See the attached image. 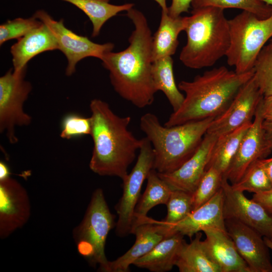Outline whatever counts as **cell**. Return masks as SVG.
Listing matches in <instances>:
<instances>
[{
  "label": "cell",
  "mask_w": 272,
  "mask_h": 272,
  "mask_svg": "<svg viewBox=\"0 0 272 272\" xmlns=\"http://www.w3.org/2000/svg\"><path fill=\"white\" fill-rule=\"evenodd\" d=\"M126 12L134 25L129 46L106 53L101 61L115 91L137 108H144L152 104L157 92L152 76L153 36L142 12L133 8Z\"/></svg>",
  "instance_id": "6da1fadb"
},
{
  "label": "cell",
  "mask_w": 272,
  "mask_h": 272,
  "mask_svg": "<svg viewBox=\"0 0 272 272\" xmlns=\"http://www.w3.org/2000/svg\"><path fill=\"white\" fill-rule=\"evenodd\" d=\"M91 137L93 148L89 167L100 176H115L122 180L139 151L143 138H137L128 129L129 116H120L100 99L90 103Z\"/></svg>",
  "instance_id": "7a4b0ae2"
},
{
  "label": "cell",
  "mask_w": 272,
  "mask_h": 272,
  "mask_svg": "<svg viewBox=\"0 0 272 272\" xmlns=\"http://www.w3.org/2000/svg\"><path fill=\"white\" fill-rule=\"evenodd\" d=\"M253 75V70L238 74L221 66L195 76L192 81H181L178 87L185 93L183 102L164 125L171 126L216 118Z\"/></svg>",
  "instance_id": "3957f363"
},
{
  "label": "cell",
  "mask_w": 272,
  "mask_h": 272,
  "mask_svg": "<svg viewBox=\"0 0 272 272\" xmlns=\"http://www.w3.org/2000/svg\"><path fill=\"white\" fill-rule=\"evenodd\" d=\"M214 119L166 126L152 113L143 115L140 126L154 151L153 169L167 173L180 167L197 151Z\"/></svg>",
  "instance_id": "277c9868"
},
{
  "label": "cell",
  "mask_w": 272,
  "mask_h": 272,
  "mask_svg": "<svg viewBox=\"0 0 272 272\" xmlns=\"http://www.w3.org/2000/svg\"><path fill=\"white\" fill-rule=\"evenodd\" d=\"M223 9L207 7L193 9L186 17L187 42L179 59L186 67L211 66L226 56L230 43V30Z\"/></svg>",
  "instance_id": "5b68a950"
},
{
  "label": "cell",
  "mask_w": 272,
  "mask_h": 272,
  "mask_svg": "<svg viewBox=\"0 0 272 272\" xmlns=\"http://www.w3.org/2000/svg\"><path fill=\"white\" fill-rule=\"evenodd\" d=\"M230 43L226 56L228 65L243 74L253 70L256 58L272 38V15L261 19L245 11L228 20Z\"/></svg>",
  "instance_id": "8992f818"
},
{
  "label": "cell",
  "mask_w": 272,
  "mask_h": 272,
  "mask_svg": "<svg viewBox=\"0 0 272 272\" xmlns=\"http://www.w3.org/2000/svg\"><path fill=\"white\" fill-rule=\"evenodd\" d=\"M115 224L103 190L96 189L84 218L73 230V237L79 253L91 266L99 265L101 271L107 272L109 261L105 256V245L108 233Z\"/></svg>",
  "instance_id": "52a82bcc"
},
{
  "label": "cell",
  "mask_w": 272,
  "mask_h": 272,
  "mask_svg": "<svg viewBox=\"0 0 272 272\" xmlns=\"http://www.w3.org/2000/svg\"><path fill=\"white\" fill-rule=\"evenodd\" d=\"M26 72L11 69L0 78V132L11 144L18 141L16 128L28 126L32 120L24 107L32 88L24 79Z\"/></svg>",
  "instance_id": "ba28073f"
},
{
  "label": "cell",
  "mask_w": 272,
  "mask_h": 272,
  "mask_svg": "<svg viewBox=\"0 0 272 272\" xmlns=\"http://www.w3.org/2000/svg\"><path fill=\"white\" fill-rule=\"evenodd\" d=\"M154 162L152 146L145 137L134 166L122 180V194L115 206L118 215L115 233L120 237H124L132 233L135 222V209L141 197L142 187L153 169Z\"/></svg>",
  "instance_id": "9c48e42d"
},
{
  "label": "cell",
  "mask_w": 272,
  "mask_h": 272,
  "mask_svg": "<svg viewBox=\"0 0 272 272\" xmlns=\"http://www.w3.org/2000/svg\"><path fill=\"white\" fill-rule=\"evenodd\" d=\"M44 23L55 36L58 50L65 56L67 64L65 70L67 76H72L76 72V65L81 60L87 57H94L102 59L104 55L113 50L114 45L108 42L98 44L88 37L78 35L67 28L63 20H54L46 11L37 10L33 15Z\"/></svg>",
  "instance_id": "30bf717a"
},
{
  "label": "cell",
  "mask_w": 272,
  "mask_h": 272,
  "mask_svg": "<svg viewBox=\"0 0 272 272\" xmlns=\"http://www.w3.org/2000/svg\"><path fill=\"white\" fill-rule=\"evenodd\" d=\"M263 98L253 76L240 89L225 111L213 119L207 133L218 138L252 122Z\"/></svg>",
  "instance_id": "8fae6325"
},
{
  "label": "cell",
  "mask_w": 272,
  "mask_h": 272,
  "mask_svg": "<svg viewBox=\"0 0 272 272\" xmlns=\"http://www.w3.org/2000/svg\"><path fill=\"white\" fill-rule=\"evenodd\" d=\"M222 188L224 192L223 214L225 219L238 221L254 229L263 237H272V214L244 192L234 189L224 177Z\"/></svg>",
  "instance_id": "7c38bea8"
},
{
  "label": "cell",
  "mask_w": 272,
  "mask_h": 272,
  "mask_svg": "<svg viewBox=\"0 0 272 272\" xmlns=\"http://www.w3.org/2000/svg\"><path fill=\"white\" fill-rule=\"evenodd\" d=\"M262 101L224 176L231 184L238 182L254 163L265 158L271 153L266 145L264 137Z\"/></svg>",
  "instance_id": "4fadbf2b"
},
{
  "label": "cell",
  "mask_w": 272,
  "mask_h": 272,
  "mask_svg": "<svg viewBox=\"0 0 272 272\" xmlns=\"http://www.w3.org/2000/svg\"><path fill=\"white\" fill-rule=\"evenodd\" d=\"M31 215L26 189L11 177L0 181V237L5 239L23 227Z\"/></svg>",
  "instance_id": "5bb4252c"
},
{
  "label": "cell",
  "mask_w": 272,
  "mask_h": 272,
  "mask_svg": "<svg viewBox=\"0 0 272 272\" xmlns=\"http://www.w3.org/2000/svg\"><path fill=\"white\" fill-rule=\"evenodd\" d=\"M226 231L251 272H272V263L263 237L251 227L234 219H225Z\"/></svg>",
  "instance_id": "9a60e30c"
},
{
  "label": "cell",
  "mask_w": 272,
  "mask_h": 272,
  "mask_svg": "<svg viewBox=\"0 0 272 272\" xmlns=\"http://www.w3.org/2000/svg\"><path fill=\"white\" fill-rule=\"evenodd\" d=\"M217 138L206 133L199 148L189 159L172 172H157L159 176L172 190L193 193L206 171L210 156Z\"/></svg>",
  "instance_id": "2e32d148"
},
{
  "label": "cell",
  "mask_w": 272,
  "mask_h": 272,
  "mask_svg": "<svg viewBox=\"0 0 272 272\" xmlns=\"http://www.w3.org/2000/svg\"><path fill=\"white\" fill-rule=\"evenodd\" d=\"M135 240L131 247L116 259L110 261L107 272H127L129 266L150 252L159 242L169 236L164 225L160 221L146 217L137 222L132 231Z\"/></svg>",
  "instance_id": "e0dca14e"
},
{
  "label": "cell",
  "mask_w": 272,
  "mask_h": 272,
  "mask_svg": "<svg viewBox=\"0 0 272 272\" xmlns=\"http://www.w3.org/2000/svg\"><path fill=\"white\" fill-rule=\"evenodd\" d=\"M224 192L221 188L207 202L193 210L181 221L173 225H164L171 236L179 233L190 239L197 233L210 228L226 229L223 214Z\"/></svg>",
  "instance_id": "ac0fdd59"
},
{
  "label": "cell",
  "mask_w": 272,
  "mask_h": 272,
  "mask_svg": "<svg viewBox=\"0 0 272 272\" xmlns=\"http://www.w3.org/2000/svg\"><path fill=\"white\" fill-rule=\"evenodd\" d=\"M17 40L10 49L15 72L26 69L28 61L38 54L58 49L55 36L43 22Z\"/></svg>",
  "instance_id": "d6986e66"
},
{
  "label": "cell",
  "mask_w": 272,
  "mask_h": 272,
  "mask_svg": "<svg viewBox=\"0 0 272 272\" xmlns=\"http://www.w3.org/2000/svg\"><path fill=\"white\" fill-rule=\"evenodd\" d=\"M202 232L207 249L221 272H251L226 229L210 228Z\"/></svg>",
  "instance_id": "ffe728a7"
},
{
  "label": "cell",
  "mask_w": 272,
  "mask_h": 272,
  "mask_svg": "<svg viewBox=\"0 0 272 272\" xmlns=\"http://www.w3.org/2000/svg\"><path fill=\"white\" fill-rule=\"evenodd\" d=\"M187 243L183 241L177 255L175 266L180 272H221L210 254L202 233H197Z\"/></svg>",
  "instance_id": "44dd1931"
},
{
  "label": "cell",
  "mask_w": 272,
  "mask_h": 272,
  "mask_svg": "<svg viewBox=\"0 0 272 272\" xmlns=\"http://www.w3.org/2000/svg\"><path fill=\"white\" fill-rule=\"evenodd\" d=\"M186 17H173L167 10H162L159 26L153 36L152 58L157 59L173 55L176 51L180 33L184 31Z\"/></svg>",
  "instance_id": "7402d4cb"
},
{
  "label": "cell",
  "mask_w": 272,
  "mask_h": 272,
  "mask_svg": "<svg viewBox=\"0 0 272 272\" xmlns=\"http://www.w3.org/2000/svg\"><path fill=\"white\" fill-rule=\"evenodd\" d=\"M183 237V235L175 233L165 238L133 264L152 272L171 270L175 266L178 250L184 240Z\"/></svg>",
  "instance_id": "603a6c76"
},
{
  "label": "cell",
  "mask_w": 272,
  "mask_h": 272,
  "mask_svg": "<svg viewBox=\"0 0 272 272\" xmlns=\"http://www.w3.org/2000/svg\"><path fill=\"white\" fill-rule=\"evenodd\" d=\"M251 123H246L217 138L211 153L206 170L213 167L224 177Z\"/></svg>",
  "instance_id": "cb8c5ba5"
},
{
  "label": "cell",
  "mask_w": 272,
  "mask_h": 272,
  "mask_svg": "<svg viewBox=\"0 0 272 272\" xmlns=\"http://www.w3.org/2000/svg\"><path fill=\"white\" fill-rule=\"evenodd\" d=\"M152 76L156 92L162 91L172 107L173 111H176L182 104L184 95L176 85L171 56L154 61L152 66Z\"/></svg>",
  "instance_id": "d4e9b609"
},
{
  "label": "cell",
  "mask_w": 272,
  "mask_h": 272,
  "mask_svg": "<svg viewBox=\"0 0 272 272\" xmlns=\"http://www.w3.org/2000/svg\"><path fill=\"white\" fill-rule=\"evenodd\" d=\"M69 3L83 11L89 18L93 25L92 37L99 34L104 24L110 18L122 11L127 12L134 4L127 3L115 5L110 0H61Z\"/></svg>",
  "instance_id": "484cf974"
},
{
  "label": "cell",
  "mask_w": 272,
  "mask_h": 272,
  "mask_svg": "<svg viewBox=\"0 0 272 272\" xmlns=\"http://www.w3.org/2000/svg\"><path fill=\"white\" fill-rule=\"evenodd\" d=\"M147 180L145 192L141 195L135 209L134 226L147 217L148 213L153 207L161 204L166 205L172 191L154 169L150 172Z\"/></svg>",
  "instance_id": "4316f807"
},
{
  "label": "cell",
  "mask_w": 272,
  "mask_h": 272,
  "mask_svg": "<svg viewBox=\"0 0 272 272\" xmlns=\"http://www.w3.org/2000/svg\"><path fill=\"white\" fill-rule=\"evenodd\" d=\"M193 9L214 7L223 9L236 8L252 13L261 19L272 15V6L258 0H193Z\"/></svg>",
  "instance_id": "83f0119b"
},
{
  "label": "cell",
  "mask_w": 272,
  "mask_h": 272,
  "mask_svg": "<svg viewBox=\"0 0 272 272\" xmlns=\"http://www.w3.org/2000/svg\"><path fill=\"white\" fill-rule=\"evenodd\" d=\"M231 185L234 189L253 194L272 189V184L259 160L248 169L238 182Z\"/></svg>",
  "instance_id": "f1b7e54d"
},
{
  "label": "cell",
  "mask_w": 272,
  "mask_h": 272,
  "mask_svg": "<svg viewBox=\"0 0 272 272\" xmlns=\"http://www.w3.org/2000/svg\"><path fill=\"white\" fill-rule=\"evenodd\" d=\"M253 70L254 79L263 97L272 96V41L261 49Z\"/></svg>",
  "instance_id": "f546056e"
},
{
  "label": "cell",
  "mask_w": 272,
  "mask_h": 272,
  "mask_svg": "<svg viewBox=\"0 0 272 272\" xmlns=\"http://www.w3.org/2000/svg\"><path fill=\"white\" fill-rule=\"evenodd\" d=\"M166 206L167 215L162 222L166 225L176 224L193 210L192 193L182 190H172Z\"/></svg>",
  "instance_id": "4dcf8cb0"
},
{
  "label": "cell",
  "mask_w": 272,
  "mask_h": 272,
  "mask_svg": "<svg viewBox=\"0 0 272 272\" xmlns=\"http://www.w3.org/2000/svg\"><path fill=\"white\" fill-rule=\"evenodd\" d=\"M223 175L216 169L208 168L192 193L193 210L212 198L221 188Z\"/></svg>",
  "instance_id": "1f68e13d"
},
{
  "label": "cell",
  "mask_w": 272,
  "mask_h": 272,
  "mask_svg": "<svg viewBox=\"0 0 272 272\" xmlns=\"http://www.w3.org/2000/svg\"><path fill=\"white\" fill-rule=\"evenodd\" d=\"M42 22L33 16L28 18H17L8 20L0 25V44L8 40L24 36Z\"/></svg>",
  "instance_id": "d6a6232c"
},
{
  "label": "cell",
  "mask_w": 272,
  "mask_h": 272,
  "mask_svg": "<svg viewBox=\"0 0 272 272\" xmlns=\"http://www.w3.org/2000/svg\"><path fill=\"white\" fill-rule=\"evenodd\" d=\"M60 129V137L63 139L70 140L91 135V117L76 113L67 114L61 120Z\"/></svg>",
  "instance_id": "836d02e7"
},
{
  "label": "cell",
  "mask_w": 272,
  "mask_h": 272,
  "mask_svg": "<svg viewBox=\"0 0 272 272\" xmlns=\"http://www.w3.org/2000/svg\"><path fill=\"white\" fill-rule=\"evenodd\" d=\"M193 0H172L168 7V13L173 17H177L184 12H188Z\"/></svg>",
  "instance_id": "e575fe53"
},
{
  "label": "cell",
  "mask_w": 272,
  "mask_h": 272,
  "mask_svg": "<svg viewBox=\"0 0 272 272\" xmlns=\"http://www.w3.org/2000/svg\"><path fill=\"white\" fill-rule=\"evenodd\" d=\"M252 199L261 205L268 212L272 214V189L254 193Z\"/></svg>",
  "instance_id": "d590c367"
},
{
  "label": "cell",
  "mask_w": 272,
  "mask_h": 272,
  "mask_svg": "<svg viewBox=\"0 0 272 272\" xmlns=\"http://www.w3.org/2000/svg\"><path fill=\"white\" fill-rule=\"evenodd\" d=\"M262 113L264 120L272 121V96L263 97Z\"/></svg>",
  "instance_id": "8d00e7d4"
},
{
  "label": "cell",
  "mask_w": 272,
  "mask_h": 272,
  "mask_svg": "<svg viewBox=\"0 0 272 272\" xmlns=\"http://www.w3.org/2000/svg\"><path fill=\"white\" fill-rule=\"evenodd\" d=\"M262 127L266 145L267 148L272 152V121L264 120Z\"/></svg>",
  "instance_id": "74e56055"
},
{
  "label": "cell",
  "mask_w": 272,
  "mask_h": 272,
  "mask_svg": "<svg viewBox=\"0 0 272 272\" xmlns=\"http://www.w3.org/2000/svg\"><path fill=\"white\" fill-rule=\"evenodd\" d=\"M259 162L264 169L272 184V157L260 159Z\"/></svg>",
  "instance_id": "f35d334b"
},
{
  "label": "cell",
  "mask_w": 272,
  "mask_h": 272,
  "mask_svg": "<svg viewBox=\"0 0 272 272\" xmlns=\"http://www.w3.org/2000/svg\"><path fill=\"white\" fill-rule=\"evenodd\" d=\"M10 169L8 165L4 161L0 162V181L10 177Z\"/></svg>",
  "instance_id": "ab89813d"
},
{
  "label": "cell",
  "mask_w": 272,
  "mask_h": 272,
  "mask_svg": "<svg viewBox=\"0 0 272 272\" xmlns=\"http://www.w3.org/2000/svg\"><path fill=\"white\" fill-rule=\"evenodd\" d=\"M155 1L159 6L161 7L162 10H167L168 7L167 5V0H154Z\"/></svg>",
  "instance_id": "60d3db41"
},
{
  "label": "cell",
  "mask_w": 272,
  "mask_h": 272,
  "mask_svg": "<svg viewBox=\"0 0 272 272\" xmlns=\"http://www.w3.org/2000/svg\"><path fill=\"white\" fill-rule=\"evenodd\" d=\"M264 240L268 249L272 251V241L267 237H264Z\"/></svg>",
  "instance_id": "b9f144b4"
},
{
  "label": "cell",
  "mask_w": 272,
  "mask_h": 272,
  "mask_svg": "<svg viewBox=\"0 0 272 272\" xmlns=\"http://www.w3.org/2000/svg\"><path fill=\"white\" fill-rule=\"evenodd\" d=\"M267 5L272 6V0H258Z\"/></svg>",
  "instance_id": "7bdbcfd3"
},
{
  "label": "cell",
  "mask_w": 272,
  "mask_h": 272,
  "mask_svg": "<svg viewBox=\"0 0 272 272\" xmlns=\"http://www.w3.org/2000/svg\"><path fill=\"white\" fill-rule=\"evenodd\" d=\"M269 41H272V38H271Z\"/></svg>",
  "instance_id": "ee69618b"
},
{
  "label": "cell",
  "mask_w": 272,
  "mask_h": 272,
  "mask_svg": "<svg viewBox=\"0 0 272 272\" xmlns=\"http://www.w3.org/2000/svg\"><path fill=\"white\" fill-rule=\"evenodd\" d=\"M270 239L272 241V237L271 238H270Z\"/></svg>",
  "instance_id": "f6af8a7d"
}]
</instances>
